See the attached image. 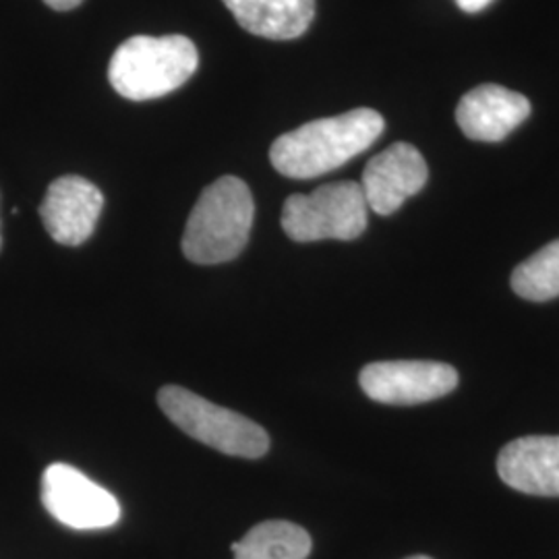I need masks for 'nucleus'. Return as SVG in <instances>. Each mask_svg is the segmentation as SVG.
Here are the masks:
<instances>
[{
  "label": "nucleus",
  "mask_w": 559,
  "mask_h": 559,
  "mask_svg": "<svg viewBox=\"0 0 559 559\" xmlns=\"http://www.w3.org/2000/svg\"><path fill=\"white\" fill-rule=\"evenodd\" d=\"M385 120L378 110L355 108L311 120L272 143L270 160L288 179H318L357 158L380 140Z\"/></svg>",
  "instance_id": "nucleus-1"
},
{
  "label": "nucleus",
  "mask_w": 559,
  "mask_h": 559,
  "mask_svg": "<svg viewBox=\"0 0 559 559\" xmlns=\"http://www.w3.org/2000/svg\"><path fill=\"white\" fill-rule=\"evenodd\" d=\"M255 221V201L245 180L221 177L201 191L182 235L185 258L218 265L239 258Z\"/></svg>",
  "instance_id": "nucleus-2"
},
{
  "label": "nucleus",
  "mask_w": 559,
  "mask_h": 559,
  "mask_svg": "<svg viewBox=\"0 0 559 559\" xmlns=\"http://www.w3.org/2000/svg\"><path fill=\"white\" fill-rule=\"evenodd\" d=\"M198 64V48L185 36H135L115 50L108 81L127 100H156L191 80Z\"/></svg>",
  "instance_id": "nucleus-3"
},
{
  "label": "nucleus",
  "mask_w": 559,
  "mask_h": 559,
  "mask_svg": "<svg viewBox=\"0 0 559 559\" xmlns=\"http://www.w3.org/2000/svg\"><path fill=\"white\" fill-rule=\"evenodd\" d=\"M164 415L189 438L222 454L239 459H261L270 450L265 429L235 411H228L180 385H164L158 392Z\"/></svg>",
  "instance_id": "nucleus-4"
},
{
  "label": "nucleus",
  "mask_w": 559,
  "mask_h": 559,
  "mask_svg": "<svg viewBox=\"0 0 559 559\" xmlns=\"http://www.w3.org/2000/svg\"><path fill=\"white\" fill-rule=\"evenodd\" d=\"M367 201L359 182L321 185L309 195H290L282 207V230L297 242L355 240L367 228Z\"/></svg>",
  "instance_id": "nucleus-5"
},
{
  "label": "nucleus",
  "mask_w": 559,
  "mask_h": 559,
  "mask_svg": "<svg viewBox=\"0 0 559 559\" xmlns=\"http://www.w3.org/2000/svg\"><path fill=\"white\" fill-rule=\"evenodd\" d=\"M41 503L52 519L75 531L110 528L120 520L117 498L80 468L62 462L44 471Z\"/></svg>",
  "instance_id": "nucleus-6"
},
{
  "label": "nucleus",
  "mask_w": 559,
  "mask_h": 559,
  "mask_svg": "<svg viewBox=\"0 0 559 559\" xmlns=\"http://www.w3.org/2000/svg\"><path fill=\"white\" fill-rule=\"evenodd\" d=\"M362 392L381 404L411 406L448 396L459 385V371L436 360L369 362L359 376Z\"/></svg>",
  "instance_id": "nucleus-7"
},
{
  "label": "nucleus",
  "mask_w": 559,
  "mask_h": 559,
  "mask_svg": "<svg viewBox=\"0 0 559 559\" xmlns=\"http://www.w3.org/2000/svg\"><path fill=\"white\" fill-rule=\"evenodd\" d=\"M429 168L411 143H394L367 162L360 189L367 207L380 216L399 212L400 205L427 185Z\"/></svg>",
  "instance_id": "nucleus-8"
},
{
  "label": "nucleus",
  "mask_w": 559,
  "mask_h": 559,
  "mask_svg": "<svg viewBox=\"0 0 559 559\" xmlns=\"http://www.w3.org/2000/svg\"><path fill=\"white\" fill-rule=\"evenodd\" d=\"M104 195L83 177L67 175L52 180L41 201L40 218L48 235L64 247H80L94 235Z\"/></svg>",
  "instance_id": "nucleus-9"
},
{
  "label": "nucleus",
  "mask_w": 559,
  "mask_h": 559,
  "mask_svg": "<svg viewBox=\"0 0 559 559\" xmlns=\"http://www.w3.org/2000/svg\"><path fill=\"white\" fill-rule=\"evenodd\" d=\"M531 102L519 92L485 83L471 90L456 108V122L468 140L498 143L528 119Z\"/></svg>",
  "instance_id": "nucleus-10"
},
{
  "label": "nucleus",
  "mask_w": 559,
  "mask_h": 559,
  "mask_svg": "<svg viewBox=\"0 0 559 559\" xmlns=\"http://www.w3.org/2000/svg\"><path fill=\"white\" fill-rule=\"evenodd\" d=\"M500 479L528 496L559 498V436H526L503 445Z\"/></svg>",
  "instance_id": "nucleus-11"
},
{
  "label": "nucleus",
  "mask_w": 559,
  "mask_h": 559,
  "mask_svg": "<svg viewBox=\"0 0 559 559\" xmlns=\"http://www.w3.org/2000/svg\"><path fill=\"white\" fill-rule=\"evenodd\" d=\"M240 27L267 40H295L316 17V0H222Z\"/></svg>",
  "instance_id": "nucleus-12"
},
{
  "label": "nucleus",
  "mask_w": 559,
  "mask_h": 559,
  "mask_svg": "<svg viewBox=\"0 0 559 559\" xmlns=\"http://www.w3.org/2000/svg\"><path fill=\"white\" fill-rule=\"evenodd\" d=\"M311 547L309 533L288 520L260 522L230 545L235 559H307Z\"/></svg>",
  "instance_id": "nucleus-13"
},
{
  "label": "nucleus",
  "mask_w": 559,
  "mask_h": 559,
  "mask_svg": "<svg viewBox=\"0 0 559 559\" xmlns=\"http://www.w3.org/2000/svg\"><path fill=\"white\" fill-rule=\"evenodd\" d=\"M512 288L522 299L535 302L559 297V239L520 263L512 274Z\"/></svg>",
  "instance_id": "nucleus-14"
},
{
  "label": "nucleus",
  "mask_w": 559,
  "mask_h": 559,
  "mask_svg": "<svg viewBox=\"0 0 559 559\" xmlns=\"http://www.w3.org/2000/svg\"><path fill=\"white\" fill-rule=\"evenodd\" d=\"M493 0H456V4H459L460 9L464 11V13H480L483 9H487L489 4H491Z\"/></svg>",
  "instance_id": "nucleus-15"
},
{
  "label": "nucleus",
  "mask_w": 559,
  "mask_h": 559,
  "mask_svg": "<svg viewBox=\"0 0 559 559\" xmlns=\"http://www.w3.org/2000/svg\"><path fill=\"white\" fill-rule=\"evenodd\" d=\"M50 9H55V11H71V9H75V7H80L83 0H44Z\"/></svg>",
  "instance_id": "nucleus-16"
},
{
  "label": "nucleus",
  "mask_w": 559,
  "mask_h": 559,
  "mask_svg": "<svg viewBox=\"0 0 559 559\" xmlns=\"http://www.w3.org/2000/svg\"><path fill=\"white\" fill-rule=\"evenodd\" d=\"M406 559H433V558H429V556H413V558H406Z\"/></svg>",
  "instance_id": "nucleus-17"
},
{
  "label": "nucleus",
  "mask_w": 559,
  "mask_h": 559,
  "mask_svg": "<svg viewBox=\"0 0 559 559\" xmlns=\"http://www.w3.org/2000/svg\"><path fill=\"white\" fill-rule=\"evenodd\" d=\"M0 245H2V235H0Z\"/></svg>",
  "instance_id": "nucleus-18"
}]
</instances>
